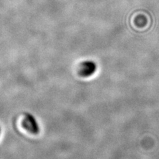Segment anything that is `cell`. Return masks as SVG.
Returning <instances> with one entry per match:
<instances>
[{
	"instance_id": "cell-1",
	"label": "cell",
	"mask_w": 159,
	"mask_h": 159,
	"mask_svg": "<svg viewBox=\"0 0 159 159\" xmlns=\"http://www.w3.org/2000/svg\"><path fill=\"white\" fill-rule=\"evenodd\" d=\"M22 125L25 129L33 135H37L40 132V126L37 119L31 113L25 114L23 119Z\"/></svg>"
},
{
	"instance_id": "cell-2",
	"label": "cell",
	"mask_w": 159,
	"mask_h": 159,
	"mask_svg": "<svg viewBox=\"0 0 159 159\" xmlns=\"http://www.w3.org/2000/svg\"><path fill=\"white\" fill-rule=\"evenodd\" d=\"M97 64L93 61H85L80 64L78 69L79 75L83 78H88L93 76L97 71Z\"/></svg>"
},
{
	"instance_id": "cell-3",
	"label": "cell",
	"mask_w": 159,
	"mask_h": 159,
	"mask_svg": "<svg viewBox=\"0 0 159 159\" xmlns=\"http://www.w3.org/2000/svg\"><path fill=\"white\" fill-rule=\"evenodd\" d=\"M0 135H1V127H0Z\"/></svg>"
}]
</instances>
